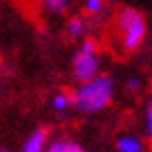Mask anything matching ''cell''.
Here are the masks:
<instances>
[{
	"instance_id": "obj_1",
	"label": "cell",
	"mask_w": 152,
	"mask_h": 152,
	"mask_svg": "<svg viewBox=\"0 0 152 152\" xmlns=\"http://www.w3.org/2000/svg\"><path fill=\"white\" fill-rule=\"evenodd\" d=\"M114 79L110 75H95L94 79L83 81L75 94H73V105L83 114H97L105 110L114 99Z\"/></svg>"
},
{
	"instance_id": "obj_2",
	"label": "cell",
	"mask_w": 152,
	"mask_h": 152,
	"mask_svg": "<svg viewBox=\"0 0 152 152\" xmlns=\"http://www.w3.org/2000/svg\"><path fill=\"white\" fill-rule=\"evenodd\" d=\"M120 43L126 51H136L146 39V18L136 8H122L116 18Z\"/></svg>"
},
{
	"instance_id": "obj_3",
	"label": "cell",
	"mask_w": 152,
	"mask_h": 152,
	"mask_svg": "<svg viewBox=\"0 0 152 152\" xmlns=\"http://www.w3.org/2000/svg\"><path fill=\"white\" fill-rule=\"evenodd\" d=\"M99 73V49L97 43L91 39L83 41L81 49L75 53L73 57V77L79 83L94 79Z\"/></svg>"
},
{
	"instance_id": "obj_4",
	"label": "cell",
	"mask_w": 152,
	"mask_h": 152,
	"mask_svg": "<svg viewBox=\"0 0 152 152\" xmlns=\"http://www.w3.org/2000/svg\"><path fill=\"white\" fill-rule=\"evenodd\" d=\"M49 144V130L47 128H37L23 144V152H43L47 150Z\"/></svg>"
},
{
	"instance_id": "obj_5",
	"label": "cell",
	"mask_w": 152,
	"mask_h": 152,
	"mask_svg": "<svg viewBox=\"0 0 152 152\" xmlns=\"http://www.w3.org/2000/svg\"><path fill=\"white\" fill-rule=\"evenodd\" d=\"M49 152H83V146L77 144L75 140H69V138H55L53 142L47 144Z\"/></svg>"
},
{
	"instance_id": "obj_6",
	"label": "cell",
	"mask_w": 152,
	"mask_h": 152,
	"mask_svg": "<svg viewBox=\"0 0 152 152\" xmlns=\"http://www.w3.org/2000/svg\"><path fill=\"white\" fill-rule=\"evenodd\" d=\"M116 148L120 152H142L144 150V144L138 136H122V138H118L116 142Z\"/></svg>"
},
{
	"instance_id": "obj_7",
	"label": "cell",
	"mask_w": 152,
	"mask_h": 152,
	"mask_svg": "<svg viewBox=\"0 0 152 152\" xmlns=\"http://www.w3.org/2000/svg\"><path fill=\"white\" fill-rule=\"evenodd\" d=\"M85 20H83L81 16H73L67 20V26H65V31H67V35L71 39H77V37H83L85 35Z\"/></svg>"
},
{
	"instance_id": "obj_8",
	"label": "cell",
	"mask_w": 152,
	"mask_h": 152,
	"mask_svg": "<svg viewBox=\"0 0 152 152\" xmlns=\"http://www.w3.org/2000/svg\"><path fill=\"white\" fill-rule=\"evenodd\" d=\"M71 104H73V95L65 94V91L55 94L53 95V102H51V105H53L55 112H67V110L71 107Z\"/></svg>"
},
{
	"instance_id": "obj_9",
	"label": "cell",
	"mask_w": 152,
	"mask_h": 152,
	"mask_svg": "<svg viewBox=\"0 0 152 152\" xmlns=\"http://www.w3.org/2000/svg\"><path fill=\"white\" fill-rule=\"evenodd\" d=\"M43 6L53 14H63L67 10V0H43Z\"/></svg>"
},
{
	"instance_id": "obj_10",
	"label": "cell",
	"mask_w": 152,
	"mask_h": 152,
	"mask_svg": "<svg viewBox=\"0 0 152 152\" xmlns=\"http://www.w3.org/2000/svg\"><path fill=\"white\" fill-rule=\"evenodd\" d=\"M104 8H105L104 0H85V10L89 14H99Z\"/></svg>"
},
{
	"instance_id": "obj_11",
	"label": "cell",
	"mask_w": 152,
	"mask_h": 152,
	"mask_svg": "<svg viewBox=\"0 0 152 152\" xmlns=\"http://www.w3.org/2000/svg\"><path fill=\"white\" fill-rule=\"evenodd\" d=\"M146 132H148V136L152 140V102L146 107Z\"/></svg>"
},
{
	"instance_id": "obj_12",
	"label": "cell",
	"mask_w": 152,
	"mask_h": 152,
	"mask_svg": "<svg viewBox=\"0 0 152 152\" xmlns=\"http://www.w3.org/2000/svg\"><path fill=\"white\" fill-rule=\"evenodd\" d=\"M138 87H140V79H138V77L128 79V89H132V91H134V89H138Z\"/></svg>"
},
{
	"instance_id": "obj_13",
	"label": "cell",
	"mask_w": 152,
	"mask_h": 152,
	"mask_svg": "<svg viewBox=\"0 0 152 152\" xmlns=\"http://www.w3.org/2000/svg\"><path fill=\"white\" fill-rule=\"evenodd\" d=\"M4 73H6V69H4V65H2V63H0V77H2V75H4Z\"/></svg>"
},
{
	"instance_id": "obj_14",
	"label": "cell",
	"mask_w": 152,
	"mask_h": 152,
	"mask_svg": "<svg viewBox=\"0 0 152 152\" xmlns=\"http://www.w3.org/2000/svg\"><path fill=\"white\" fill-rule=\"evenodd\" d=\"M150 85H152V73H150Z\"/></svg>"
}]
</instances>
